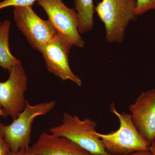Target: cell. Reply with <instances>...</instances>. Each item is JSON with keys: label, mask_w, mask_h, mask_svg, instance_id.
<instances>
[{"label": "cell", "mask_w": 155, "mask_h": 155, "mask_svg": "<svg viewBox=\"0 0 155 155\" xmlns=\"http://www.w3.org/2000/svg\"><path fill=\"white\" fill-rule=\"evenodd\" d=\"M10 150L9 146L0 136V155H8Z\"/></svg>", "instance_id": "15"}, {"label": "cell", "mask_w": 155, "mask_h": 155, "mask_svg": "<svg viewBox=\"0 0 155 155\" xmlns=\"http://www.w3.org/2000/svg\"><path fill=\"white\" fill-rule=\"evenodd\" d=\"M110 109L119 119V129L107 134L96 132L106 151L111 155H129L138 151H149L150 143L136 128L130 114L119 113L114 103L110 105Z\"/></svg>", "instance_id": "1"}, {"label": "cell", "mask_w": 155, "mask_h": 155, "mask_svg": "<svg viewBox=\"0 0 155 155\" xmlns=\"http://www.w3.org/2000/svg\"><path fill=\"white\" fill-rule=\"evenodd\" d=\"M2 21L0 20V26H1V25H2Z\"/></svg>", "instance_id": "20"}, {"label": "cell", "mask_w": 155, "mask_h": 155, "mask_svg": "<svg viewBox=\"0 0 155 155\" xmlns=\"http://www.w3.org/2000/svg\"><path fill=\"white\" fill-rule=\"evenodd\" d=\"M8 78L0 81V106L13 120L25 108L24 94L28 89V78L21 64L12 67Z\"/></svg>", "instance_id": "7"}, {"label": "cell", "mask_w": 155, "mask_h": 155, "mask_svg": "<svg viewBox=\"0 0 155 155\" xmlns=\"http://www.w3.org/2000/svg\"><path fill=\"white\" fill-rule=\"evenodd\" d=\"M97 126L96 122L88 118L81 120L76 115L64 113L62 123L51 127L49 131L69 139L93 155H111L96 134Z\"/></svg>", "instance_id": "4"}, {"label": "cell", "mask_w": 155, "mask_h": 155, "mask_svg": "<svg viewBox=\"0 0 155 155\" xmlns=\"http://www.w3.org/2000/svg\"><path fill=\"white\" fill-rule=\"evenodd\" d=\"M14 14L18 28L32 48L40 52L58 34L49 20L41 19L32 6L14 7Z\"/></svg>", "instance_id": "5"}, {"label": "cell", "mask_w": 155, "mask_h": 155, "mask_svg": "<svg viewBox=\"0 0 155 155\" xmlns=\"http://www.w3.org/2000/svg\"><path fill=\"white\" fill-rule=\"evenodd\" d=\"M75 6L79 19V33L91 31L94 27V15L95 13L93 0H75Z\"/></svg>", "instance_id": "12"}, {"label": "cell", "mask_w": 155, "mask_h": 155, "mask_svg": "<svg viewBox=\"0 0 155 155\" xmlns=\"http://www.w3.org/2000/svg\"><path fill=\"white\" fill-rule=\"evenodd\" d=\"M56 104L55 101L39 103L31 105L26 103L23 110L9 125L0 122V136L9 146L11 151L30 147L31 127L37 116L51 112Z\"/></svg>", "instance_id": "3"}, {"label": "cell", "mask_w": 155, "mask_h": 155, "mask_svg": "<svg viewBox=\"0 0 155 155\" xmlns=\"http://www.w3.org/2000/svg\"><path fill=\"white\" fill-rule=\"evenodd\" d=\"M8 116L6 113L5 111L1 106H0V117H3L4 118H7Z\"/></svg>", "instance_id": "19"}, {"label": "cell", "mask_w": 155, "mask_h": 155, "mask_svg": "<svg viewBox=\"0 0 155 155\" xmlns=\"http://www.w3.org/2000/svg\"><path fill=\"white\" fill-rule=\"evenodd\" d=\"M11 23L5 20L0 26V68L10 71L12 67L21 62L11 54L9 47V37Z\"/></svg>", "instance_id": "11"}, {"label": "cell", "mask_w": 155, "mask_h": 155, "mask_svg": "<svg viewBox=\"0 0 155 155\" xmlns=\"http://www.w3.org/2000/svg\"><path fill=\"white\" fill-rule=\"evenodd\" d=\"M136 11L144 14L151 10H155V0H136Z\"/></svg>", "instance_id": "14"}, {"label": "cell", "mask_w": 155, "mask_h": 155, "mask_svg": "<svg viewBox=\"0 0 155 155\" xmlns=\"http://www.w3.org/2000/svg\"><path fill=\"white\" fill-rule=\"evenodd\" d=\"M129 109L136 128L151 144L155 140V89L140 94Z\"/></svg>", "instance_id": "9"}, {"label": "cell", "mask_w": 155, "mask_h": 155, "mask_svg": "<svg viewBox=\"0 0 155 155\" xmlns=\"http://www.w3.org/2000/svg\"><path fill=\"white\" fill-rule=\"evenodd\" d=\"M73 44L69 39L58 33L41 53L48 71L63 81L70 80L81 86V79L72 72L69 63L70 49Z\"/></svg>", "instance_id": "6"}, {"label": "cell", "mask_w": 155, "mask_h": 155, "mask_svg": "<svg viewBox=\"0 0 155 155\" xmlns=\"http://www.w3.org/2000/svg\"><path fill=\"white\" fill-rule=\"evenodd\" d=\"M45 11L58 33L70 40L73 45L83 48L85 43L78 31V14L75 10L67 7L62 0H37Z\"/></svg>", "instance_id": "8"}, {"label": "cell", "mask_w": 155, "mask_h": 155, "mask_svg": "<svg viewBox=\"0 0 155 155\" xmlns=\"http://www.w3.org/2000/svg\"><path fill=\"white\" fill-rule=\"evenodd\" d=\"M30 148L35 155H93L69 139L45 132Z\"/></svg>", "instance_id": "10"}, {"label": "cell", "mask_w": 155, "mask_h": 155, "mask_svg": "<svg viewBox=\"0 0 155 155\" xmlns=\"http://www.w3.org/2000/svg\"><path fill=\"white\" fill-rule=\"evenodd\" d=\"M8 155H35L32 152L31 148H28L23 149L19 150L17 152H13L10 150L8 153Z\"/></svg>", "instance_id": "16"}, {"label": "cell", "mask_w": 155, "mask_h": 155, "mask_svg": "<svg viewBox=\"0 0 155 155\" xmlns=\"http://www.w3.org/2000/svg\"><path fill=\"white\" fill-rule=\"evenodd\" d=\"M136 0H102L95 8L104 25L109 43H122L130 22L135 20Z\"/></svg>", "instance_id": "2"}, {"label": "cell", "mask_w": 155, "mask_h": 155, "mask_svg": "<svg viewBox=\"0 0 155 155\" xmlns=\"http://www.w3.org/2000/svg\"><path fill=\"white\" fill-rule=\"evenodd\" d=\"M37 0H4L0 2V10L9 7L32 6Z\"/></svg>", "instance_id": "13"}, {"label": "cell", "mask_w": 155, "mask_h": 155, "mask_svg": "<svg viewBox=\"0 0 155 155\" xmlns=\"http://www.w3.org/2000/svg\"><path fill=\"white\" fill-rule=\"evenodd\" d=\"M149 151L152 155H155V140L150 145Z\"/></svg>", "instance_id": "18"}, {"label": "cell", "mask_w": 155, "mask_h": 155, "mask_svg": "<svg viewBox=\"0 0 155 155\" xmlns=\"http://www.w3.org/2000/svg\"><path fill=\"white\" fill-rule=\"evenodd\" d=\"M129 155H152L150 151H138Z\"/></svg>", "instance_id": "17"}]
</instances>
